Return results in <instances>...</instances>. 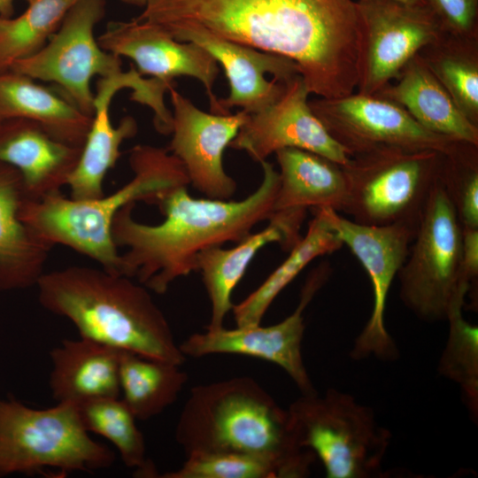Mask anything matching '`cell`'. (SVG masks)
I'll return each mask as SVG.
<instances>
[{
	"mask_svg": "<svg viewBox=\"0 0 478 478\" xmlns=\"http://www.w3.org/2000/svg\"><path fill=\"white\" fill-rule=\"evenodd\" d=\"M136 19L172 36L199 30L285 57L322 98L349 96L358 86L354 0H147Z\"/></svg>",
	"mask_w": 478,
	"mask_h": 478,
	"instance_id": "cell-1",
	"label": "cell"
},
{
	"mask_svg": "<svg viewBox=\"0 0 478 478\" xmlns=\"http://www.w3.org/2000/svg\"><path fill=\"white\" fill-rule=\"evenodd\" d=\"M263 179L258 189L242 200L195 198L188 187L178 188L158 204L165 219L146 224L134 218L135 203L116 214L112 240L119 248L120 274L157 294L166 292L177 279L197 271L204 251L239 243L260 222L268 220L279 188V173L267 160L260 162Z\"/></svg>",
	"mask_w": 478,
	"mask_h": 478,
	"instance_id": "cell-2",
	"label": "cell"
},
{
	"mask_svg": "<svg viewBox=\"0 0 478 478\" xmlns=\"http://www.w3.org/2000/svg\"><path fill=\"white\" fill-rule=\"evenodd\" d=\"M38 301L68 319L80 337L177 366L186 356L150 289L102 267L71 266L44 272Z\"/></svg>",
	"mask_w": 478,
	"mask_h": 478,
	"instance_id": "cell-3",
	"label": "cell"
},
{
	"mask_svg": "<svg viewBox=\"0 0 478 478\" xmlns=\"http://www.w3.org/2000/svg\"><path fill=\"white\" fill-rule=\"evenodd\" d=\"M175 440L186 455L230 451L261 457L275 466L279 478L306 477L316 459L298 444L289 410L246 376L194 387Z\"/></svg>",
	"mask_w": 478,
	"mask_h": 478,
	"instance_id": "cell-4",
	"label": "cell"
},
{
	"mask_svg": "<svg viewBox=\"0 0 478 478\" xmlns=\"http://www.w3.org/2000/svg\"><path fill=\"white\" fill-rule=\"evenodd\" d=\"M128 161L134 175L114 192L89 200L73 199L61 191L40 199L24 197L20 220L51 248H71L120 274V254L112 236L118 212L139 201L158 205L173 190L189 185L184 166L167 148L135 145Z\"/></svg>",
	"mask_w": 478,
	"mask_h": 478,
	"instance_id": "cell-5",
	"label": "cell"
},
{
	"mask_svg": "<svg viewBox=\"0 0 478 478\" xmlns=\"http://www.w3.org/2000/svg\"><path fill=\"white\" fill-rule=\"evenodd\" d=\"M114 459L108 447L89 436L76 405L35 409L13 397L0 399V477L50 469L92 472L110 467Z\"/></svg>",
	"mask_w": 478,
	"mask_h": 478,
	"instance_id": "cell-6",
	"label": "cell"
},
{
	"mask_svg": "<svg viewBox=\"0 0 478 478\" xmlns=\"http://www.w3.org/2000/svg\"><path fill=\"white\" fill-rule=\"evenodd\" d=\"M288 410L298 444L321 461L328 478L382 477L391 434L372 408L328 389L302 395Z\"/></svg>",
	"mask_w": 478,
	"mask_h": 478,
	"instance_id": "cell-7",
	"label": "cell"
},
{
	"mask_svg": "<svg viewBox=\"0 0 478 478\" xmlns=\"http://www.w3.org/2000/svg\"><path fill=\"white\" fill-rule=\"evenodd\" d=\"M443 156L431 150L381 148L351 157L342 166L347 189L342 212L365 225H418Z\"/></svg>",
	"mask_w": 478,
	"mask_h": 478,
	"instance_id": "cell-8",
	"label": "cell"
},
{
	"mask_svg": "<svg viewBox=\"0 0 478 478\" xmlns=\"http://www.w3.org/2000/svg\"><path fill=\"white\" fill-rule=\"evenodd\" d=\"M462 226L440 180L422 210L408 256L397 274L400 299L420 320H446L471 286L462 278Z\"/></svg>",
	"mask_w": 478,
	"mask_h": 478,
	"instance_id": "cell-9",
	"label": "cell"
},
{
	"mask_svg": "<svg viewBox=\"0 0 478 478\" xmlns=\"http://www.w3.org/2000/svg\"><path fill=\"white\" fill-rule=\"evenodd\" d=\"M106 0H79L57 31L34 55L8 69L35 81L56 84L81 111L94 115L91 81L122 72L120 57L104 50L94 35L103 19Z\"/></svg>",
	"mask_w": 478,
	"mask_h": 478,
	"instance_id": "cell-10",
	"label": "cell"
},
{
	"mask_svg": "<svg viewBox=\"0 0 478 478\" xmlns=\"http://www.w3.org/2000/svg\"><path fill=\"white\" fill-rule=\"evenodd\" d=\"M358 94L374 96L397 79L423 49L447 32L427 4L397 0H357Z\"/></svg>",
	"mask_w": 478,
	"mask_h": 478,
	"instance_id": "cell-11",
	"label": "cell"
},
{
	"mask_svg": "<svg viewBox=\"0 0 478 478\" xmlns=\"http://www.w3.org/2000/svg\"><path fill=\"white\" fill-rule=\"evenodd\" d=\"M315 209V208H314ZM319 209L336 237L347 245L366 271L373 287L369 320L354 340L350 356L355 360L375 357L397 359L398 350L385 325V308L392 282L404 265L418 225L359 224L331 208Z\"/></svg>",
	"mask_w": 478,
	"mask_h": 478,
	"instance_id": "cell-12",
	"label": "cell"
},
{
	"mask_svg": "<svg viewBox=\"0 0 478 478\" xmlns=\"http://www.w3.org/2000/svg\"><path fill=\"white\" fill-rule=\"evenodd\" d=\"M329 135L352 157L381 148L431 150L443 154L460 143L420 126L399 104L352 93L309 102Z\"/></svg>",
	"mask_w": 478,
	"mask_h": 478,
	"instance_id": "cell-13",
	"label": "cell"
},
{
	"mask_svg": "<svg viewBox=\"0 0 478 478\" xmlns=\"http://www.w3.org/2000/svg\"><path fill=\"white\" fill-rule=\"evenodd\" d=\"M329 275V266L322 264L308 276L294 312L283 320L267 327L260 324L224 327L189 336L179 345L185 356L195 358L212 354L251 356L274 363L293 380L302 395L317 392L302 356L305 333L304 312Z\"/></svg>",
	"mask_w": 478,
	"mask_h": 478,
	"instance_id": "cell-14",
	"label": "cell"
},
{
	"mask_svg": "<svg viewBox=\"0 0 478 478\" xmlns=\"http://www.w3.org/2000/svg\"><path fill=\"white\" fill-rule=\"evenodd\" d=\"M123 89H132L131 99L150 108L160 103L165 91L160 81L145 79L134 67L110 77H100L94 94L92 123L78 163L66 182L73 199L89 200L105 194L104 178L115 166L122 143L137 134L138 126L132 116L123 117L116 127L111 120L112 100Z\"/></svg>",
	"mask_w": 478,
	"mask_h": 478,
	"instance_id": "cell-15",
	"label": "cell"
},
{
	"mask_svg": "<svg viewBox=\"0 0 478 478\" xmlns=\"http://www.w3.org/2000/svg\"><path fill=\"white\" fill-rule=\"evenodd\" d=\"M310 94L300 74L286 80L279 98L264 110L249 114L228 147L246 151L259 163L279 150L298 148L346 165L351 156L312 112Z\"/></svg>",
	"mask_w": 478,
	"mask_h": 478,
	"instance_id": "cell-16",
	"label": "cell"
},
{
	"mask_svg": "<svg viewBox=\"0 0 478 478\" xmlns=\"http://www.w3.org/2000/svg\"><path fill=\"white\" fill-rule=\"evenodd\" d=\"M172 139L167 150L185 167L189 184L207 198L230 200L235 181L223 166V153L247 120L249 114H215L197 108L171 87Z\"/></svg>",
	"mask_w": 478,
	"mask_h": 478,
	"instance_id": "cell-17",
	"label": "cell"
},
{
	"mask_svg": "<svg viewBox=\"0 0 478 478\" xmlns=\"http://www.w3.org/2000/svg\"><path fill=\"white\" fill-rule=\"evenodd\" d=\"M97 42L104 50L130 58L142 75L169 85H173V79L179 76L198 80L206 90L211 112L227 115L212 91L220 73L219 64L198 44L178 41L160 27L136 18L109 23Z\"/></svg>",
	"mask_w": 478,
	"mask_h": 478,
	"instance_id": "cell-18",
	"label": "cell"
},
{
	"mask_svg": "<svg viewBox=\"0 0 478 478\" xmlns=\"http://www.w3.org/2000/svg\"><path fill=\"white\" fill-rule=\"evenodd\" d=\"M173 37L198 44L223 67L229 84L228 96L219 99L224 114H230L233 107L248 114L264 110L281 95L285 81L299 74L296 63L285 57L203 31L182 30Z\"/></svg>",
	"mask_w": 478,
	"mask_h": 478,
	"instance_id": "cell-19",
	"label": "cell"
},
{
	"mask_svg": "<svg viewBox=\"0 0 478 478\" xmlns=\"http://www.w3.org/2000/svg\"><path fill=\"white\" fill-rule=\"evenodd\" d=\"M306 211L298 208L276 211L266 227L251 233L235 247H212L197 256V271L201 273L211 303V319L205 329L223 327L224 320L233 307L232 293L258 251L272 243L290 251L299 242Z\"/></svg>",
	"mask_w": 478,
	"mask_h": 478,
	"instance_id": "cell-20",
	"label": "cell"
},
{
	"mask_svg": "<svg viewBox=\"0 0 478 478\" xmlns=\"http://www.w3.org/2000/svg\"><path fill=\"white\" fill-rule=\"evenodd\" d=\"M81 147L62 143L26 119L0 121V163L16 168L25 198L60 192L76 166Z\"/></svg>",
	"mask_w": 478,
	"mask_h": 478,
	"instance_id": "cell-21",
	"label": "cell"
},
{
	"mask_svg": "<svg viewBox=\"0 0 478 478\" xmlns=\"http://www.w3.org/2000/svg\"><path fill=\"white\" fill-rule=\"evenodd\" d=\"M121 351L80 337L64 339L50 352V389L57 403L120 397Z\"/></svg>",
	"mask_w": 478,
	"mask_h": 478,
	"instance_id": "cell-22",
	"label": "cell"
},
{
	"mask_svg": "<svg viewBox=\"0 0 478 478\" xmlns=\"http://www.w3.org/2000/svg\"><path fill=\"white\" fill-rule=\"evenodd\" d=\"M24 197L19 172L0 163V292L36 286L52 249L20 220Z\"/></svg>",
	"mask_w": 478,
	"mask_h": 478,
	"instance_id": "cell-23",
	"label": "cell"
},
{
	"mask_svg": "<svg viewBox=\"0 0 478 478\" xmlns=\"http://www.w3.org/2000/svg\"><path fill=\"white\" fill-rule=\"evenodd\" d=\"M15 118L35 122L53 138L75 147H82L93 120L61 91L8 70L0 73V121Z\"/></svg>",
	"mask_w": 478,
	"mask_h": 478,
	"instance_id": "cell-24",
	"label": "cell"
},
{
	"mask_svg": "<svg viewBox=\"0 0 478 478\" xmlns=\"http://www.w3.org/2000/svg\"><path fill=\"white\" fill-rule=\"evenodd\" d=\"M397 82L376 96L402 106L423 127L453 140L478 146V125L469 120L418 54L403 69Z\"/></svg>",
	"mask_w": 478,
	"mask_h": 478,
	"instance_id": "cell-25",
	"label": "cell"
},
{
	"mask_svg": "<svg viewBox=\"0 0 478 478\" xmlns=\"http://www.w3.org/2000/svg\"><path fill=\"white\" fill-rule=\"evenodd\" d=\"M274 154L280 183L274 212L323 207L342 212L347 189L341 165L298 148L281 149Z\"/></svg>",
	"mask_w": 478,
	"mask_h": 478,
	"instance_id": "cell-26",
	"label": "cell"
},
{
	"mask_svg": "<svg viewBox=\"0 0 478 478\" xmlns=\"http://www.w3.org/2000/svg\"><path fill=\"white\" fill-rule=\"evenodd\" d=\"M312 220L304 237L290 250L288 258L265 281L237 305L232 312L237 327L253 326L261 320L275 297L313 259L338 251L343 243L336 237L319 209H312Z\"/></svg>",
	"mask_w": 478,
	"mask_h": 478,
	"instance_id": "cell-27",
	"label": "cell"
},
{
	"mask_svg": "<svg viewBox=\"0 0 478 478\" xmlns=\"http://www.w3.org/2000/svg\"><path fill=\"white\" fill-rule=\"evenodd\" d=\"M120 386L122 399L136 420H149L178 398L188 374L180 366L121 351Z\"/></svg>",
	"mask_w": 478,
	"mask_h": 478,
	"instance_id": "cell-28",
	"label": "cell"
},
{
	"mask_svg": "<svg viewBox=\"0 0 478 478\" xmlns=\"http://www.w3.org/2000/svg\"><path fill=\"white\" fill-rule=\"evenodd\" d=\"M476 38L446 33L419 54L459 111L478 125V58Z\"/></svg>",
	"mask_w": 478,
	"mask_h": 478,
	"instance_id": "cell-29",
	"label": "cell"
},
{
	"mask_svg": "<svg viewBox=\"0 0 478 478\" xmlns=\"http://www.w3.org/2000/svg\"><path fill=\"white\" fill-rule=\"evenodd\" d=\"M85 429L110 441L122 462L135 469L139 477H158L147 458L144 437L135 424L136 418L120 397L90 400L77 405Z\"/></svg>",
	"mask_w": 478,
	"mask_h": 478,
	"instance_id": "cell-30",
	"label": "cell"
},
{
	"mask_svg": "<svg viewBox=\"0 0 478 478\" xmlns=\"http://www.w3.org/2000/svg\"><path fill=\"white\" fill-rule=\"evenodd\" d=\"M79 0H32L18 17L0 15V73L40 50Z\"/></svg>",
	"mask_w": 478,
	"mask_h": 478,
	"instance_id": "cell-31",
	"label": "cell"
},
{
	"mask_svg": "<svg viewBox=\"0 0 478 478\" xmlns=\"http://www.w3.org/2000/svg\"><path fill=\"white\" fill-rule=\"evenodd\" d=\"M465 297L451 303L446 320L449 335L438 363L440 375L457 383L470 413L478 417V328L463 316Z\"/></svg>",
	"mask_w": 478,
	"mask_h": 478,
	"instance_id": "cell-32",
	"label": "cell"
},
{
	"mask_svg": "<svg viewBox=\"0 0 478 478\" xmlns=\"http://www.w3.org/2000/svg\"><path fill=\"white\" fill-rule=\"evenodd\" d=\"M477 147L460 142L442 160L439 180L462 227L478 228Z\"/></svg>",
	"mask_w": 478,
	"mask_h": 478,
	"instance_id": "cell-33",
	"label": "cell"
},
{
	"mask_svg": "<svg viewBox=\"0 0 478 478\" xmlns=\"http://www.w3.org/2000/svg\"><path fill=\"white\" fill-rule=\"evenodd\" d=\"M187 459L175 471L162 478H279L275 466L253 455L230 451H203L186 455Z\"/></svg>",
	"mask_w": 478,
	"mask_h": 478,
	"instance_id": "cell-34",
	"label": "cell"
},
{
	"mask_svg": "<svg viewBox=\"0 0 478 478\" xmlns=\"http://www.w3.org/2000/svg\"><path fill=\"white\" fill-rule=\"evenodd\" d=\"M451 35L476 38L478 0H425Z\"/></svg>",
	"mask_w": 478,
	"mask_h": 478,
	"instance_id": "cell-35",
	"label": "cell"
},
{
	"mask_svg": "<svg viewBox=\"0 0 478 478\" xmlns=\"http://www.w3.org/2000/svg\"><path fill=\"white\" fill-rule=\"evenodd\" d=\"M462 278L473 286L478 276V228L462 227Z\"/></svg>",
	"mask_w": 478,
	"mask_h": 478,
	"instance_id": "cell-36",
	"label": "cell"
},
{
	"mask_svg": "<svg viewBox=\"0 0 478 478\" xmlns=\"http://www.w3.org/2000/svg\"><path fill=\"white\" fill-rule=\"evenodd\" d=\"M14 12L13 0H0V15L12 17Z\"/></svg>",
	"mask_w": 478,
	"mask_h": 478,
	"instance_id": "cell-37",
	"label": "cell"
},
{
	"mask_svg": "<svg viewBox=\"0 0 478 478\" xmlns=\"http://www.w3.org/2000/svg\"><path fill=\"white\" fill-rule=\"evenodd\" d=\"M125 4L139 6V7H144L146 4L147 0H120Z\"/></svg>",
	"mask_w": 478,
	"mask_h": 478,
	"instance_id": "cell-38",
	"label": "cell"
},
{
	"mask_svg": "<svg viewBox=\"0 0 478 478\" xmlns=\"http://www.w3.org/2000/svg\"><path fill=\"white\" fill-rule=\"evenodd\" d=\"M409 4H426L425 0H397Z\"/></svg>",
	"mask_w": 478,
	"mask_h": 478,
	"instance_id": "cell-39",
	"label": "cell"
},
{
	"mask_svg": "<svg viewBox=\"0 0 478 478\" xmlns=\"http://www.w3.org/2000/svg\"><path fill=\"white\" fill-rule=\"evenodd\" d=\"M25 1H26L27 3H29V2H31L32 0H25Z\"/></svg>",
	"mask_w": 478,
	"mask_h": 478,
	"instance_id": "cell-40",
	"label": "cell"
}]
</instances>
